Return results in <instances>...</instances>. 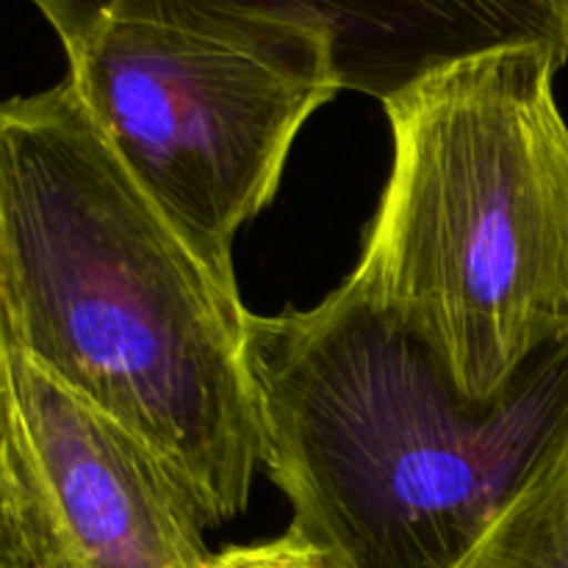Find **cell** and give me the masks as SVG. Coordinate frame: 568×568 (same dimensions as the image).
Listing matches in <instances>:
<instances>
[{"label":"cell","mask_w":568,"mask_h":568,"mask_svg":"<svg viewBox=\"0 0 568 568\" xmlns=\"http://www.w3.org/2000/svg\"><path fill=\"white\" fill-rule=\"evenodd\" d=\"M205 521L122 422L11 349L0 538L26 568H209Z\"/></svg>","instance_id":"5b68a950"},{"label":"cell","mask_w":568,"mask_h":568,"mask_svg":"<svg viewBox=\"0 0 568 568\" xmlns=\"http://www.w3.org/2000/svg\"><path fill=\"white\" fill-rule=\"evenodd\" d=\"M70 48L100 17L261 20L327 39L342 89L386 103L419 78L497 48L568 61V0H26Z\"/></svg>","instance_id":"8992f818"},{"label":"cell","mask_w":568,"mask_h":568,"mask_svg":"<svg viewBox=\"0 0 568 568\" xmlns=\"http://www.w3.org/2000/svg\"><path fill=\"white\" fill-rule=\"evenodd\" d=\"M9 369H11V342H9V327H6L3 297H0V414H3L6 386H9Z\"/></svg>","instance_id":"9c48e42d"},{"label":"cell","mask_w":568,"mask_h":568,"mask_svg":"<svg viewBox=\"0 0 568 568\" xmlns=\"http://www.w3.org/2000/svg\"><path fill=\"white\" fill-rule=\"evenodd\" d=\"M0 297L14 353L136 433L205 527L261 466L236 277L136 186L72 83L0 100Z\"/></svg>","instance_id":"6da1fadb"},{"label":"cell","mask_w":568,"mask_h":568,"mask_svg":"<svg viewBox=\"0 0 568 568\" xmlns=\"http://www.w3.org/2000/svg\"><path fill=\"white\" fill-rule=\"evenodd\" d=\"M460 568H568V444L516 494Z\"/></svg>","instance_id":"52a82bcc"},{"label":"cell","mask_w":568,"mask_h":568,"mask_svg":"<svg viewBox=\"0 0 568 568\" xmlns=\"http://www.w3.org/2000/svg\"><path fill=\"white\" fill-rule=\"evenodd\" d=\"M261 466L338 568H460L568 444V342L488 399L344 281L247 314Z\"/></svg>","instance_id":"7a4b0ae2"},{"label":"cell","mask_w":568,"mask_h":568,"mask_svg":"<svg viewBox=\"0 0 568 568\" xmlns=\"http://www.w3.org/2000/svg\"><path fill=\"white\" fill-rule=\"evenodd\" d=\"M209 568H338L331 555L322 552L294 530L272 541L250 544V547H227L225 552L214 555Z\"/></svg>","instance_id":"ba28073f"},{"label":"cell","mask_w":568,"mask_h":568,"mask_svg":"<svg viewBox=\"0 0 568 568\" xmlns=\"http://www.w3.org/2000/svg\"><path fill=\"white\" fill-rule=\"evenodd\" d=\"M560 70L538 44L497 48L383 103L392 170L349 281L475 399L568 342Z\"/></svg>","instance_id":"3957f363"},{"label":"cell","mask_w":568,"mask_h":568,"mask_svg":"<svg viewBox=\"0 0 568 568\" xmlns=\"http://www.w3.org/2000/svg\"><path fill=\"white\" fill-rule=\"evenodd\" d=\"M67 81L128 175L214 266L275 200L305 122L342 92L331 44L261 20L100 17Z\"/></svg>","instance_id":"277c9868"},{"label":"cell","mask_w":568,"mask_h":568,"mask_svg":"<svg viewBox=\"0 0 568 568\" xmlns=\"http://www.w3.org/2000/svg\"><path fill=\"white\" fill-rule=\"evenodd\" d=\"M0 568H26L20 560L14 558V555L9 552V547L3 544V538H0Z\"/></svg>","instance_id":"30bf717a"}]
</instances>
